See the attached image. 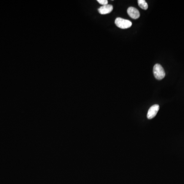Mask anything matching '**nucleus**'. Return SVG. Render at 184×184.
Masks as SVG:
<instances>
[{"instance_id":"nucleus-1","label":"nucleus","mask_w":184,"mask_h":184,"mask_svg":"<svg viewBox=\"0 0 184 184\" xmlns=\"http://www.w3.org/2000/svg\"><path fill=\"white\" fill-rule=\"evenodd\" d=\"M154 77L157 80H162L165 76V71L160 64H156L153 69Z\"/></svg>"},{"instance_id":"nucleus-2","label":"nucleus","mask_w":184,"mask_h":184,"mask_svg":"<svg viewBox=\"0 0 184 184\" xmlns=\"http://www.w3.org/2000/svg\"><path fill=\"white\" fill-rule=\"evenodd\" d=\"M115 23L118 27L121 29L129 28L132 26V22L128 19H124L121 18H117Z\"/></svg>"},{"instance_id":"nucleus-3","label":"nucleus","mask_w":184,"mask_h":184,"mask_svg":"<svg viewBox=\"0 0 184 184\" xmlns=\"http://www.w3.org/2000/svg\"><path fill=\"white\" fill-rule=\"evenodd\" d=\"M160 106L158 104H154L151 106L148 111L147 117L148 119H151L155 117L159 111Z\"/></svg>"},{"instance_id":"nucleus-4","label":"nucleus","mask_w":184,"mask_h":184,"mask_svg":"<svg viewBox=\"0 0 184 184\" xmlns=\"http://www.w3.org/2000/svg\"><path fill=\"white\" fill-rule=\"evenodd\" d=\"M127 13L129 14L130 18L133 19H137L140 16V12L136 8L130 7L127 9Z\"/></svg>"},{"instance_id":"nucleus-5","label":"nucleus","mask_w":184,"mask_h":184,"mask_svg":"<svg viewBox=\"0 0 184 184\" xmlns=\"http://www.w3.org/2000/svg\"><path fill=\"white\" fill-rule=\"evenodd\" d=\"M113 9V6L111 5H106L99 8L98 12L101 14H106L111 12Z\"/></svg>"},{"instance_id":"nucleus-6","label":"nucleus","mask_w":184,"mask_h":184,"mask_svg":"<svg viewBox=\"0 0 184 184\" xmlns=\"http://www.w3.org/2000/svg\"><path fill=\"white\" fill-rule=\"evenodd\" d=\"M138 5L142 9L147 10L148 9V4L145 0H139L138 1Z\"/></svg>"},{"instance_id":"nucleus-7","label":"nucleus","mask_w":184,"mask_h":184,"mask_svg":"<svg viewBox=\"0 0 184 184\" xmlns=\"http://www.w3.org/2000/svg\"><path fill=\"white\" fill-rule=\"evenodd\" d=\"M97 2H98L100 4L103 5V6L108 4V1H107V0H98Z\"/></svg>"}]
</instances>
